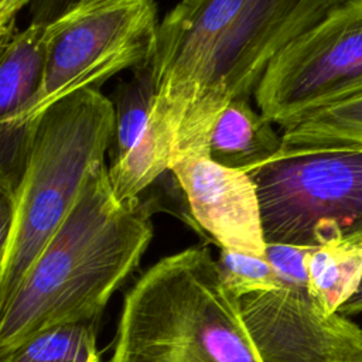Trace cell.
I'll return each instance as SVG.
<instances>
[{
  "mask_svg": "<svg viewBox=\"0 0 362 362\" xmlns=\"http://www.w3.org/2000/svg\"><path fill=\"white\" fill-rule=\"evenodd\" d=\"M348 0H180L160 21L148 62L151 120L174 156L209 154L211 132L233 100L255 95L276 57Z\"/></svg>",
  "mask_w": 362,
  "mask_h": 362,
  "instance_id": "6da1fadb",
  "label": "cell"
},
{
  "mask_svg": "<svg viewBox=\"0 0 362 362\" xmlns=\"http://www.w3.org/2000/svg\"><path fill=\"white\" fill-rule=\"evenodd\" d=\"M153 238L151 206L119 202L106 164L95 168L69 215L0 308V355L49 327L100 320Z\"/></svg>",
  "mask_w": 362,
  "mask_h": 362,
  "instance_id": "7a4b0ae2",
  "label": "cell"
},
{
  "mask_svg": "<svg viewBox=\"0 0 362 362\" xmlns=\"http://www.w3.org/2000/svg\"><path fill=\"white\" fill-rule=\"evenodd\" d=\"M109 362H262L208 247L165 256L127 291Z\"/></svg>",
  "mask_w": 362,
  "mask_h": 362,
  "instance_id": "3957f363",
  "label": "cell"
},
{
  "mask_svg": "<svg viewBox=\"0 0 362 362\" xmlns=\"http://www.w3.org/2000/svg\"><path fill=\"white\" fill-rule=\"evenodd\" d=\"M115 129V105L99 88L78 90L37 119L16 194L14 233L0 255V308L69 215L89 174L105 164Z\"/></svg>",
  "mask_w": 362,
  "mask_h": 362,
  "instance_id": "277c9868",
  "label": "cell"
},
{
  "mask_svg": "<svg viewBox=\"0 0 362 362\" xmlns=\"http://www.w3.org/2000/svg\"><path fill=\"white\" fill-rule=\"evenodd\" d=\"M31 21L45 27L47 62L18 127L78 90L150 62L160 25L156 0H34Z\"/></svg>",
  "mask_w": 362,
  "mask_h": 362,
  "instance_id": "5b68a950",
  "label": "cell"
},
{
  "mask_svg": "<svg viewBox=\"0 0 362 362\" xmlns=\"http://www.w3.org/2000/svg\"><path fill=\"white\" fill-rule=\"evenodd\" d=\"M247 174L266 243L315 247L362 238V148L281 144Z\"/></svg>",
  "mask_w": 362,
  "mask_h": 362,
  "instance_id": "8992f818",
  "label": "cell"
},
{
  "mask_svg": "<svg viewBox=\"0 0 362 362\" xmlns=\"http://www.w3.org/2000/svg\"><path fill=\"white\" fill-rule=\"evenodd\" d=\"M362 98V0H348L283 49L255 99L287 129L332 106Z\"/></svg>",
  "mask_w": 362,
  "mask_h": 362,
  "instance_id": "52a82bcc",
  "label": "cell"
},
{
  "mask_svg": "<svg viewBox=\"0 0 362 362\" xmlns=\"http://www.w3.org/2000/svg\"><path fill=\"white\" fill-rule=\"evenodd\" d=\"M239 308L262 362H362V328L327 314L308 281L249 293Z\"/></svg>",
  "mask_w": 362,
  "mask_h": 362,
  "instance_id": "ba28073f",
  "label": "cell"
},
{
  "mask_svg": "<svg viewBox=\"0 0 362 362\" xmlns=\"http://www.w3.org/2000/svg\"><path fill=\"white\" fill-rule=\"evenodd\" d=\"M170 171L194 222L222 249L264 256L257 189L247 173L221 165L209 154L175 156Z\"/></svg>",
  "mask_w": 362,
  "mask_h": 362,
  "instance_id": "9c48e42d",
  "label": "cell"
},
{
  "mask_svg": "<svg viewBox=\"0 0 362 362\" xmlns=\"http://www.w3.org/2000/svg\"><path fill=\"white\" fill-rule=\"evenodd\" d=\"M281 144L273 123L255 110L249 99H238L219 115L209 136L208 153L221 165L249 173L274 157Z\"/></svg>",
  "mask_w": 362,
  "mask_h": 362,
  "instance_id": "30bf717a",
  "label": "cell"
},
{
  "mask_svg": "<svg viewBox=\"0 0 362 362\" xmlns=\"http://www.w3.org/2000/svg\"><path fill=\"white\" fill-rule=\"evenodd\" d=\"M47 62V35L41 23L30 21L1 45L0 130L17 129L38 93Z\"/></svg>",
  "mask_w": 362,
  "mask_h": 362,
  "instance_id": "8fae6325",
  "label": "cell"
},
{
  "mask_svg": "<svg viewBox=\"0 0 362 362\" xmlns=\"http://www.w3.org/2000/svg\"><path fill=\"white\" fill-rule=\"evenodd\" d=\"M308 290L327 314H335L362 281V238L334 240L307 255Z\"/></svg>",
  "mask_w": 362,
  "mask_h": 362,
  "instance_id": "7c38bea8",
  "label": "cell"
},
{
  "mask_svg": "<svg viewBox=\"0 0 362 362\" xmlns=\"http://www.w3.org/2000/svg\"><path fill=\"white\" fill-rule=\"evenodd\" d=\"M98 327L99 320L49 327L0 355V362H100Z\"/></svg>",
  "mask_w": 362,
  "mask_h": 362,
  "instance_id": "4fadbf2b",
  "label": "cell"
},
{
  "mask_svg": "<svg viewBox=\"0 0 362 362\" xmlns=\"http://www.w3.org/2000/svg\"><path fill=\"white\" fill-rule=\"evenodd\" d=\"M283 146L362 148V98L321 110L283 130Z\"/></svg>",
  "mask_w": 362,
  "mask_h": 362,
  "instance_id": "5bb4252c",
  "label": "cell"
},
{
  "mask_svg": "<svg viewBox=\"0 0 362 362\" xmlns=\"http://www.w3.org/2000/svg\"><path fill=\"white\" fill-rule=\"evenodd\" d=\"M216 262L223 286L236 298L281 286L273 266L264 256L260 257L232 249H222Z\"/></svg>",
  "mask_w": 362,
  "mask_h": 362,
  "instance_id": "9a60e30c",
  "label": "cell"
},
{
  "mask_svg": "<svg viewBox=\"0 0 362 362\" xmlns=\"http://www.w3.org/2000/svg\"><path fill=\"white\" fill-rule=\"evenodd\" d=\"M311 247L287 243H266L264 257L281 283L308 281L307 255Z\"/></svg>",
  "mask_w": 362,
  "mask_h": 362,
  "instance_id": "2e32d148",
  "label": "cell"
},
{
  "mask_svg": "<svg viewBox=\"0 0 362 362\" xmlns=\"http://www.w3.org/2000/svg\"><path fill=\"white\" fill-rule=\"evenodd\" d=\"M30 0H0V45H4L16 31V17Z\"/></svg>",
  "mask_w": 362,
  "mask_h": 362,
  "instance_id": "e0dca14e",
  "label": "cell"
},
{
  "mask_svg": "<svg viewBox=\"0 0 362 362\" xmlns=\"http://www.w3.org/2000/svg\"><path fill=\"white\" fill-rule=\"evenodd\" d=\"M359 313H362V281L355 294L338 310V314L344 317H351Z\"/></svg>",
  "mask_w": 362,
  "mask_h": 362,
  "instance_id": "ac0fdd59",
  "label": "cell"
}]
</instances>
